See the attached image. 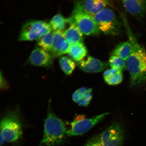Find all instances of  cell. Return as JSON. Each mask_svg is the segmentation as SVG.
I'll use <instances>...</instances> for the list:
<instances>
[{"label": "cell", "instance_id": "17", "mask_svg": "<svg viewBox=\"0 0 146 146\" xmlns=\"http://www.w3.org/2000/svg\"><path fill=\"white\" fill-rule=\"evenodd\" d=\"M65 39L71 45L83 43V34L75 25L72 24L64 32Z\"/></svg>", "mask_w": 146, "mask_h": 146}, {"label": "cell", "instance_id": "9", "mask_svg": "<svg viewBox=\"0 0 146 146\" xmlns=\"http://www.w3.org/2000/svg\"><path fill=\"white\" fill-rule=\"evenodd\" d=\"M110 3L109 1L101 0L77 1L74 3L72 14L82 13L92 17L106 8Z\"/></svg>", "mask_w": 146, "mask_h": 146}, {"label": "cell", "instance_id": "22", "mask_svg": "<svg viewBox=\"0 0 146 146\" xmlns=\"http://www.w3.org/2000/svg\"><path fill=\"white\" fill-rule=\"evenodd\" d=\"M109 64L111 68L123 71L127 69L126 61L117 56L112 55L109 60Z\"/></svg>", "mask_w": 146, "mask_h": 146}, {"label": "cell", "instance_id": "21", "mask_svg": "<svg viewBox=\"0 0 146 146\" xmlns=\"http://www.w3.org/2000/svg\"><path fill=\"white\" fill-rule=\"evenodd\" d=\"M67 23V19H65L62 15L59 13L54 15L51 19L49 23L52 30L55 31L64 30Z\"/></svg>", "mask_w": 146, "mask_h": 146}, {"label": "cell", "instance_id": "23", "mask_svg": "<svg viewBox=\"0 0 146 146\" xmlns=\"http://www.w3.org/2000/svg\"><path fill=\"white\" fill-rule=\"evenodd\" d=\"M84 146H102L99 136H94L90 139Z\"/></svg>", "mask_w": 146, "mask_h": 146}, {"label": "cell", "instance_id": "5", "mask_svg": "<svg viewBox=\"0 0 146 146\" xmlns=\"http://www.w3.org/2000/svg\"><path fill=\"white\" fill-rule=\"evenodd\" d=\"M52 30L50 23L38 20L29 21L25 23L22 27L19 40L21 41L37 40Z\"/></svg>", "mask_w": 146, "mask_h": 146}, {"label": "cell", "instance_id": "19", "mask_svg": "<svg viewBox=\"0 0 146 146\" xmlns=\"http://www.w3.org/2000/svg\"><path fill=\"white\" fill-rule=\"evenodd\" d=\"M59 62L60 68L67 75H70L72 74L76 65L74 60L67 56L60 58Z\"/></svg>", "mask_w": 146, "mask_h": 146}, {"label": "cell", "instance_id": "2", "mask_svg": "<svg viewBox=\"0 0 146 146\" xmlns=\"http://www.w3.org/2000/svg\"><path fill=\"white\" fill-rule=\"evenodd\" d=\"M67 130L64 123L49 110L44 123L43 137L41 142L42 146H55L65 141Z\"/></svg>", "mask_w": 146, "mask_h": 146}, {"label": "cell", "instance_id": "10", "mask_svg": "<svg viewBox=\"0 0 146 146\" xmlns=\"http://www.w3.org/2000/svg\"><path fill=\"white\" fill-rule=\"evenodd\" d=\"M65 39L64 33L62 31L53 32L52 50L53 58H56L68 53L71 46Z\"/></svg>", "mask_w": 146, "mask_h": 146}, {"label": "cell", "instance_id": "6", "mask_svg": "<svg viewBox=\"0 0 146 146\" xmlns=\"http://www.w3.org/2000/svg\"><path fill=\"white\" fill-rule=\"evenodd\" d=\"M109 114L105 112L90 118H84V116L76 117L70 123V127L67 130V136H77L85 134L96 124L99 123Z\"/></svg>", "mask_w": 146, "mask_h": 146}, {"label": "cell", "instance_id": "11", "mask_svg": "<svg viewBox=\"0 0 146 146\" xmlns=\"http://www.w3.org/2000/svg\"><path fill=\"white\" fill-rule=\"evenodd\" d=\"M76 65L84 72L88 73L101 72L107 68L108 64L91 56L76 62Z\"/></svg>", "mask_w": 146, "mask_h": 146}, {"label": "cell", "instance_id": "20", "mask_svg": "<svg viewBox=\"0 0 146 146\" xmlns=\"http://www.w3.org/2000/svg\"><path fill=\"white\" fill-rule=\"evenodd\" d=\"M53 32L42 36L37 40V44L40 48L48 52L52 50Z\"/></svg>", "mask_w": 146, "mask_h": 146}, {"label": "cell", "instance_id": "13", "mask_svg": "<svg viewBox=\"0 0 146 146\" xmlns=\"http://www.w3.org/2000/svg\"><path fill=\"white\" fill-rule=\"evenodd\" d=\"M122 2L127 11L137 19L142 20L146 17L145 0H126Z\"/></svg>", "mask_w": 146, "mask_h": 146}, {"label": "cell", "instance_id": "15", "mask_svg": "<svg viewBox=\"0 0 146 146\" xmlns=\"http://www.w3.org/2000/svg\"><path fill=\"white\" fill-rule=\"evenodd\" d=\"M122 71L111 68L104 72L103 77L106 83L110 85L114 86L121 83L123 79Z\"/></svg>", "mask_w": 146, "mask_h": 146}, {"label": "cell", "instance_id": "4", "mask_svg": "<svg viewBox=\"0 0 146 146\" xmlns=\"http://www.w3.org/2000/svg\"><path fill=\"white\" fill-rule=\"evenodd\" d=\"M1 136L7 142H15L21 137L22 125L17 110L5 115L1 121Z\"/></svg>", "mask_w": 146, "mask_h": 146}, {"label": "cell", "instance_id": "3", "mask_svg": "<svg viewBox=\"0 0 146 146\" xmlns=\"http://www.w3.org/2000/svg\"><path fill=\"white\" fill-rule=\"evenodd\" d=\"M92 17L100 32L112 36L121 33V24L112 9L106 8Z\"/></svg>", "mask_w": 146, "mask_h": 146}, {"label": "cell", "instance_id": "1", "mask_svg": "<svg viewBox=\"0 0 146 146\" xmlns=\"http://www.w3.org/2000/svg\"><path fill=\"white\" fill-rule=\"evenodd\" d=\"M130 40L132 49L126 63L130 75L131 86L137 87L146 81V52L135 38L130 36Z\"/></svg>", "mask_w": 146, "mask_h": 146}, {"label": "cell", "instance_id": "18", "mask_svg": "<svg viewBox=\"0 0 146 146\" xmlns=\"http://www.w3.org/2000/svg\"><path fill=\"white\" fill-rule=\"evenodd\" d=\"M132 47V43L130 40L123 42L117 46L112 55L119 56L126 61L130 55Z\"/></svg>", "mask_w": 146, "mask_h": 146}, {"label": "cell", "instance_id": "16", "mask_svg": "<svg viewBox=\"0 0 146 146\" xmlns=\"http://www.w3.org/2000/svg\"><path fill=\"white\" fill-rule=\"evenodd\" d=\"M87 52L86 47L83 43H78L71 45L68 53L71 59L78 62L84 59Z\"/></svg>", "mask_w": 146, "mask_h": 146}, {"label": "cell", "instance_id": "12", "mask_svg": "<svg viewBox=\"0 0 146 146\" xmlns=\"http://www.w3.org/2000/svg\"><path fill=\"white\" fill-rule=\"evenodd\" d=\"M53 58L52 54L38 46L31 53L28 62L35 66L47 67L52 64Z\"/></svg>", "mask_w": 146, "mask_h": 146}, {"label": "cell", "instance_id": "14", "mask_svg": "<svg viewBox=\"0 0 146 146\" xmlns=\"http://www.w3.org/2000/svg\"><path fill=\"white\" fill-rule=\"evenodd\" d=\"M92 89L91 88L81 87L73 94L72 98L78 105L85 107L90 103L92 98Z\"/></svg>", "mask_w": 146, "mask_h": 146}, {"label": "cell", "instance_id": "8", "mask_svg": "<svg viewBox=\"0 0 146 146\" xmlns=\"http://www.w3.org/2000/svg\"><path fill=\"white\" fill-rule=\"evenodd\" d=\"M125 136L123 126L116 122L104 131L100 138L102 146H122Z\"/></svg>", "mask_w": 146, "mask_h": 146}, {"label": "cell", "instance_id": "24", "mask_svg": "<svg viewBox=\"0 0 146 146\" xmlns=\"http://www.w3.org/2000/svg\"><path fill=\"white\" fill-rule=\"evenodd\" d=\"M8 88V84L2 75V73L1 74V89L3 90H5Z\"/></svg>", "mask_w": 146, "mask_h": 146}, {"label": "cell", "instance_id": "7", "mask_svg": "<svg viewBox=\"0 0 146 146\" xmlns=\"http://www.w3.org/2000/svg\"><path fill=\"white\" fill-rule=\"evenodd\" d=\"M67 23L74 24L82 33L86 36H96L100 34V31L92 16L82 13L72 14L67 18Z\"/></svg>", "mask_w": 146, "mask_h": 146}]
</instances>
